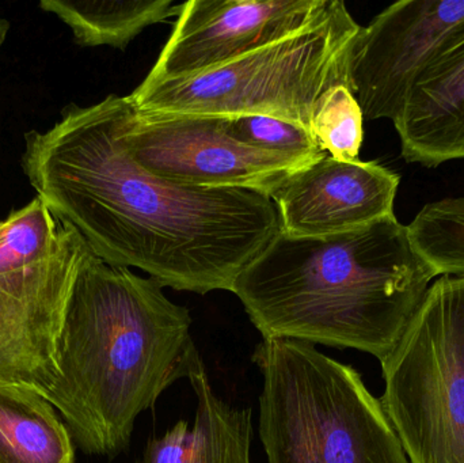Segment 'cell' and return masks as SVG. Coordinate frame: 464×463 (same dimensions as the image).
<instances>
[{"instance_id": "6da1fadb", "label": "cell", "mask_w": 464, "mask_h": 463, "mask_svg": "<svg viewBox=\"0 0 464 463\" xmlns=\"http://www.w3.org/2000/svg\"><path fill=\"white\" fill-rule=\"evenodd\" d=\"M133 109L111 94L63 109L24 135L22 170L37 198L105 263L138 268L163 288L232 291L280 233L272 198L253 190L184 187L144 170L122 143Z\"/></svg>"}, {"instance_id": "7a4b0ae2", "label": "cell", "mask_w": 464, "mask_h": 463, "mask_svg": "<svg viewBox=\"0 0 464 463\" xmlns=\"http://www.w3.org/2000/svg\"><path fill=\"white\" fill-rule=\"evenodd\" d=\"M190 326L160 283L87 249L57 342L59 375L44 396L83 453H121L138 416L189 378L201 358Z\"/></svg>"}, {"instance_id": "3957f363", "label": "cell", "mask_w": 464, "mask_h": 463, "mask_svg": "<svg viewBox=\"0 0 464 463\" xmlns=\"http://www.w3.org/2000/svg\"><path fill=\"white\" fill-rule=\"evenodd\" d=\"M433 279L392 215L316 238L280 231L231 293L264 340L353 348L383 362Z\"/></svg>"}, {"instance_id": "277c9868", "label": "cell", "mask_w": 464, "mask_h": 463, "mask_svg": "<svg viewBox=\"0 0 464 463\" xmlns=\"http://www.w3.org/2000/svg\"><path fill=\"white\" fill-rule=\"evenodd\" d=\"M259 438L267 463H411L381 401L353 367L310 342L264 340Z\"/></svg>"}, {"instance_id": "5b68a950", "label": "cell", "mask_w": 464, "mask_h": 463, "mask_svg": "<svg viewBox=\"0 0 464 463\" xmlns=\"http://www.w3.org/2000/svg\"><path fill=\"white\" fill-rule=\"evenodd\" d=\"M360 24L341 0L299 32L208 72L139 84L136 111L203 116H269L310 130L329 90L351 89L349 59Z\"/></svg>"}, {"instance_id": "8992f818", "label": "cell", "mask_w": 464, "mask_h": 463, "mask_svg": "<svg viewBox=\"0 0 464 463\" xmlns=\"http://www.w3.org/2000/svg\"><path fill=\"white\" fill-rule=\"evenodd\" d=\"M381 401L411 463H464V276H441L383 362Z\"/></svg>"}, {"instance_id": "52a82bcc", "label": "cell", "mask_w": 464, "mask_h": 463, "mask_svg": "<svg viewBox=\"0 0 464 463\" xmlns=\"http://www.w3.org/2000/svg\"><path fill=\"white\" fill-rule=\"evenodd\" d=\"M122 143L139 166L174 184L270 196L296 171L326 157H289L231 138L223 117L147 113L133 106Z\"/></svg>"}, {"instance_id": "ba28073f", "label": "cell", "mask_w": 464, "mask_h": 463, "mask_svg": "<svg viewBox=\"0 0 464 463\" xmlns=\"http://www.w3.org/2000/svg\"><path fill=\"white\" fill-rule=\"evenodd\" d=\"M464 43V0H402L360 27L349 84L364 120L397 121L413 87Z\"/></svg>"}, {"instance_id": "9c48e42d", "label": "cell", "mask_w": 464, "mask_h": 463, "mask_svg": "<svg viewBox=\"0 0 464 463\" xmlns=\"http://www.w3.org/2000/svg\"><path fill=\"white\" fill-rule=\"evenodd\" d=\"M86 242L63 225L43 263L0 275V386L45 396L57 375V342Z\"/></svg>"}, {"instance_id": "30bf717a", "label": "cell", "mask_w": 464, "mask_h": 463, "mask_svg": "<svg viewBox=\"0 0 464 463\" xmlns=\"http://www.w3.org/2000/svg\"><path fill=\"white\" fill-rule=\"evenodd\" d=\"M327 0H189L140 84L192 78L283 40L313 22Z\"/></svg>"}, {"instance_id": "8fae6325", "label": "cell", "mask_w": 464, "mask_h": 463, "mask_svg": "<svg viewBox=\"0 0 464 463\" xmlns=\"http://www.w3.org/2000/svg\"><path fill=\"white\" fill-rule=\"evenodd\" d=\"M401 177L378 162L322 158L270 196L289 236L345 233L394 214Z\"/></svg>"}, {"instance_id": "7c38bea8", "label": "cell", "mask_w": 464, "mask_h": 463, "mask_svg": "<svg viewBox=\"0 0 464 463\" xmlns=\"http://www.w3.org/2000/svg\"><path fill=\"white\" fill-rule=\"evenodd\" d=\"M394 127L408 163L464 159V43L420 78Z\"/></svg>"}, {"instance_id": "4fadbf2b", "label": "cell", "mask_w": 464, "mask_h": 463, "mask_svg": "<svg viewBox=\"0 0 464 463\" xmlns=\"http://www.w3.org/2000/svg\"><path fill=\"white\" fill-rule=\"evenodd\" d=\"M189 381L198 397L192 429L179 421L162 438L150 440L136 463H251L250 408H232L215 394L201 358Z\"/></svg>"}, {"instance_id": "5bb4252c", "label": "cell", "mask_w": 464, "mask_h": 463, "mask_svg": "<svg viewBox=\"0 0 464 463\" xmlns=\"http://www.w3.org/2000/svg\"><path fill=\"white\" fill-rule=\"evenodd\" d=\"M72 440L45 397L0 386V463H75Z\"/></svg>"}, {"instance_id": "9a60e30c", "label": "cell", "mask_w": 464, "mask_h": 463, "mask_svg": "<svg viewBox=\"0 0 464 463\" xmlns=\"http://www.w3.org/2000/svg\"><path fill=\"white\" fill-rule=\"evenodd\" d=\"M40 7L64 22L81 46L124 51L144 29L179 18L184 8L173 0H41Z\"/></svg>"}, {"instance_id": "2e32d148", "label": "cell", "mask_w": 464, "mask_h": 463, "mask_svg": "<svg viewBox=\"0 0 464 463\" xmlns=\"http://www.w3.org/2000/svg\"><path fill=\"white\" fill-rule=\"evenodd\" d=\"M406 231L435 277L464 276V198L427 204Z\"/></svg>"}, {"instance_id": "e0dca14e", "label": "cell", "mask_w": 464, "mask_h": 463, "mask_svg": "<svg viewBox=\"0 0 464 463\" xmlns=\"http://www.w3.org/2000/svg\"><path fill=\"white\" fill-rule=\"evenodd\" d=\"M62 223L35 198L11 212L0 227V275L37 265L56 247Z\"/></svg>"}, {"instance_id": "ac0fdd59", "label": "cell", "mask_w": 464, "mask_h": 463, "mask_svg": "<svg viewBox=\"0 0 464 463\" xmlns=\"http://www.w3.org/2000/svg\"><path fill=\"white\" fill-rule=\"evenodd\" d=\"M362 108L351 89L345 86L329 90L322 98L311 132L326 154L335 159H359L364 139Z\"/></svg>"}, {"instance_id": "d6986e66", "label": "cell", "mask_w": 464, "mask_h": 463, "mask_svg": "<svg viewBox=\"0 0 464 463\" xmlns=\"http://www.w3.org/2000/svg\"><path fill=\"white\" fill-rule=\"evenodd\" d=\"M226 132L235 140L289 157H324L313 132L285 120L269 116L223 117Z\"/></svg>"}, {"instance_id": "ffe728a7", "label": "cell", "mask_w": 464, "mask_h": 463, "mask_svg": "<svg viewBox=\"0 0 464 463\" xmlns=\"http://www.w3.org/2000/svg\"><path fill=\"white\" fill-rule=\"evenodd\" d=\"M10 22L7 19L0 18V46L5 43V38H7L8 32H10Z\"/></svg>"}, {"instance_id": "44dd1931", "label": "cell", "mask_w": 464, "mask_h": 463, "mask_svg": "<svg viewBox=\"0 0 464 463\" xmlns=\"http://www.w3.org/2000/svg\"><path fill=\"white\" fill-rule=\"evenodd\" d=\"M2 223H3V222H0V227H2Z\"/></svg>"}]
</instances>
